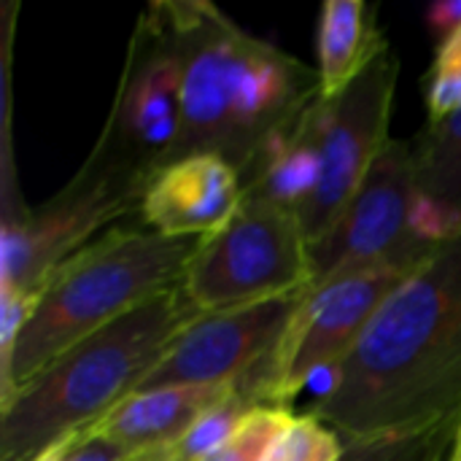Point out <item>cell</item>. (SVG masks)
I'll return each instance as SVG.
<instances>
[{
    "label": "cell",
    "instance_id": "obj_1",
    "mask_svg": "<svg viewBox=\"0 0 461 461\" xmlns=\"http://www.w3.org/2000/svg\"><path fill=\"white\" fill-rule=\"evenodd\" d=\"M313 416L343 440L459 421L461 235L384 303Z\"/></svg>",
    "mask_w": 461,
    "mask_h": 461
},
{
    "label": "cell",
    "instance_id": "obj_2",
    "mask_svg": "<svg viewBox=\"0 0 461 461\" xmlns=\"http://www.w3.org/2000/svg\"><path fill=\"white\" fill-rule=\"evenodd\" d=\"M181 59V132L173 159L216 154L238 176L262 143L319 95V70L243 30L205 0H157ZM167 162V165H170Z\"/></svg>",
    "mask_w": 461,
    "mask_h": 461
},
{
    "label": "cell",
    "instance_id": "obj_3",
    "mask_svg": "<svg viewBox=\"0 0 461 461\" xmlns=\"http://www.w3.org/2000/svg\"><path fill=\"white\" fill-rule=\"evenodd\" d=\"M197 316L181 286L84 338L0 402V461H32L130 397Z\"/></svg>",
    "mask_w": 461,
    "mask_h": 461
},
{
    "label": "cell",
    "instance_id": "obj_4",
    "mask_svg": "<svg viewBox=\"0 0 461 461\" xmlns=\"http://www.w3.org/2000/svg\"><path fill=\"white\" fill-rule=\"evenodd\" d=\"M194 238H162L146 227H113L57 267L41 286L3 365L0 402L59 354L149 300L181 286Z\"/></svg>",
    "mask_w": 461,
    "mask_h": 461
},
{
    "label": "cell",
    "instance_id": "obj_5",
    "mask_svg": "<svg viewBox=\"0 0 461 461\" xmlns=\"http://www.w3.org/2000/svg\"><path fill=\"white\" fill-rule=\"evenodd\" d=\"M308 286V240L297 213L249 197L227 224L197 240L181 281L197 313L246 308Z\"/></svg>",
    "mask_w": 461,
    "mask_h": 461
},
{
    "label": "cell",
    "instance_id": "obj_6",
    "mask_svg": "<svg viewBox=\"0 0 461 461\" xmlns=\"http://www.w3.org/2000/svg\"><path fill=\"white\" fill-rule=\"evenodd\" d=\"M146 178L89 154L76 178L41 208L8 213L0 235V286L38 297L70 257L140 211Z\"/></svg>",
    "mask_w": 461,
    "mask_h": 461
},
{
    "label": "cell",
    "instance_id": "obj_7",
    "mask_svg": "<svg viewBox=\"0 0 461 461\" xmlns=\"http://www.w3.org/2000/svg\"><path fill=\"white\" fill-rule=\"evenodd\" d=\"M416 270L419 267L384 265L308 289L276 351L262 367L246 375L254 397L262 405L286 408V402L316 378H332L384 303Z\"/></svg>",
    "mask_w": 461,
    "mask_h": 461
},
{
    "label": "cell",
    "instance_id": "obj_8",
    "mask_svg": "<svg viewBox=\"0 0 461 461\" xmlns=\"http://www.w3.org/2000/svg\"><path fill=\"white\" fill-rule=\"evenodd\" d=\"M413 203V138L389 140L340 216L313 243H308V289L384 265L421 267L440 246H427L416 235Z\"/></svg>",
    "mask_w": 461,
    "mask_h": 461
},
{
    "label": "cell",
    "instance_id": "obj_9",
    "mask_svg": "<svg viewBox=\"0 0 461 461\" xmlns=\"http://www.w3.org/2000/svg\"><path fill=\"white\" fill-rule=\"evenodd\" d=\"M181 59L149 5L127 43L119 89L92 157L151 178L170 162L181 132Z\"/></svg>",
    "mask_w": 461,
    "mask_h": 461
},
{
    "label": "cell",
    "instance_id": "obj_10",
    "mask_svg": "<svg viewBox=\"0 0 461 461\" xmlns=\"http://www.w3.org/2000/svg\"><path fill=\"white\" fill-rule=\"evenodd\" d=\"M400 59L381 51L343 92L319 100V181L297 219L313 243L348 205L386 149Z\"/></svg>",
    "mask_w": 461,
    "mask_h": 461
},
{
    "label": "cell",
    "instance_id": "obj_11",
    "mask_svg": "<svg viewBox=\"0 0 461 461\" xmlns=\"http://www.w3.org/2000/svg\"><path fill=\"white\" fill-rule=\"evenodd\" d=\"M305 292L246 308L197 313L135 392L238 384L267 362Z\"/></svg>",
    "mask_w": 461,
    "mask_h": 461
},
{
    "label": "cell",
    "instance_id": "obj_12",
    "mask_svg": "<svg viewBox=\"0 0 461 461\" xmlns=\"http://www.w3.org/2000/svg\"><path fill=\"white\" fill-rule=\"evenodd\" d=\"M243 203L238 170L216 154H192L159 167L143 189L138 221L162 238H205Z\"/></svg>",
    "mask_w": 461,
    "mask_h": 461
},
{
    "label": "cell",
    "instance_id": "obj_13",
    "mask_svg": "<svg viewBox=\"0 0 461 461\" xmlns=\"http://www.w3.org/2000/svg\"><path fill=\"white\" fill-rule=\"evenodd\" d=\"M238 384L167 386L151 392H132L113 411H108L97 424H92V429L105 435L130 456L154 448H167L176 440H181L184 432L208 408H213L230 392H235Z\"/></svg>",
    "mask_w": 461,
    "mask_h": 461
},
{
    "label": "cell",
    "instance_id": "obj_14",
    "mask_svg": "<svg viewBox=\"0 0 461 461\" xmlns=\"http://www.w3.org/2000/svg\"><path fill=\"white\" fill-rule=\"evenodd\" d=\"M413 230L427 246L438 249L461 235V111L427 119L413 138Z\"/></svg>",
    "mask_w": 461,
    "mask_h": 461
},
{
    "label": "cell",
    "instance_id": "obj_15",
    "mask_svg": "<svg viewBox=\"0 0 461 461\" xmlns=\"http://www.w3.org/2000/svg\"><path fill=\"white\" fill-rule=\"evenodd\" d=\"M389 49L375 24V11L362 0H327L319 16V81L321 95L343 92L365 68Z\"/></svg>",
    "mask_w": 461,
    "mask_h": 461
},
{
    "label": "cell",
    "instance_id": "obj_16",
    "mask_svg": "<svg viewBox=\"0 0 461 461\" xmlns=\"http://www.w3.org/2000/svg\"><path fill=\"white\" fill-rule=\"evenodd\" d=\"M459 421L438 424L419 432L343 440L340 461H448L454 456Z\"/></svg>",
    "mask_w": 461,
    "mask_h": 461
},
{
    "label": "cell",
    "instance_id": "obj_17",
    "mask_svg": "<svg viewBox=\"0 0 461 461\" xmlns=\"http://www.w3.org/2000/svg\"><path fill=\"white\" fill-rule=\"evenodd\" d=\"M292 413L278 405H257L230 435L224 446L203 461H265L276 440L292 424Z\"/></svg>",
    "mask_w": 461,
    "mask_h": 461
},
{
    "label": "cell",
    "instance_id": "obj_18",
    "mask_svg": "<svg viewBox=\"0 0 461 461\" xmlns=\"http://www.w3.org/2000/svg\"><path fill=\"white\" fill-rule=\"evenodd\" d=\"M343 438L313 413L294 416L265 461H340Z\"/></svg>",
    "mask_w": 461,
    "mask_h": 461
},
{
    "label": "cell",
    "instance_id": "obj_19",
    "mask_svg": "<svg viewBox=\"0 0 461 461\" xmlns=\"http://www.w3.org/2000/svg\"><path fill=\"white\" fill-rule=\"evenodd\" d=\"M130 454H124L116 443H111L105 435L95 432L92 427L78 429L51 448H46L38 459L32 461H127Z\"/></svg>",
    "mask_w": 461,
    "mask_h": 461
},
{
    "label": "cell",
    "instance_id": "obj_20",
    "mask_svg": "<svg viewBox=\"0 0 461 461\" xmlns=\"http://www.w3.org/2000/svg\"><path fill=\"white\" fill-rule=\"evenodd\" d=\"M424 95L429 119L461 111V68H429Z\"/></svg>",
    "mask_w": 461,
    "mask_h": 461
},
{
    "label": "cell",
    "instance_id": "obj_21",
    "mask_svg": "<svg viewBox=\"0 0 461 461\" xmlns=\"http://www.w3.org/2000/svg\"><path fill=\"white\" fill-rule=\"evenodd\" d=\"M427 22L429 27L440 35V43L448 41L461 27V0H446V3H435L427 11Z\"/></svg>",
    "mask_w": 461,
    "mask_h": 461
},
{
    "label": "cell",
    "instance_id": "obj_22",
    "mask_svg": "<svg viewBox=\"0 0 461 461\" xmlns=\"http://www.w3.org/2000/svg\"><path fill=\"white\" fill-rule=\"evenodd\" d=\"M432 68H461V27L448 41L438 46Z\"/></svg>",
    "mask_w": 461,
    "mask_h": 461
},
{
    "label": "cell",
    "instance_id": "obj_23",
    "mask_svg": "<svg viewBox=\"0 0 461 461\" xmlns=\"http://www.w3.org/2000/svg\"><path fill=\"white\" fill-rule=\"evenodd\" d=\"M127 461H170L167 459V451L165 448H154V451H143V454H135Z\"/></svg>",
    "mask_w": 461,
    "mask_h": 461
},
{
    "label": "cell",
    "instance_id": "obj_24",
    "mask_svg": "<svg viewBox=\"0 0 461 461\" xmlns=\"http://www.w3.org/2000/svg\"><path fill=\"white\" fill-rule=\"evenodd\" d=\"M454 461H461V421L456 429V443H454Z\"/></svg>",
    "mask_w": 461,
    "mask_h": 461
},
{
    "label": "cell",
    "instance_id": "obj_25",
    "mask_svg": "<svg viewBox=\"0 0 461 461\" xmlns=\"http://www.w3.org/2000/svg\"><path fill=\"white\" fill-rule=\"evenodd\" d=\"M448 461H454V456H451V459H448Z\"/></svg>",
    "mask_w": 461,
    "mask_h": 461
}]
</instances>
